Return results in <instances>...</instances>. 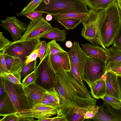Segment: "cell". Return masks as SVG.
<instances>
[{"label":"cell","mask_w":121,"mask_h":121,"mask_svg":"<svg viewBox=\"0 0 121 121\" xmlns=\"http://www.w3.org/2000/svg\"><path fill=\"white\" fill-rule=\"evenodd\" d=\"M47 120L48 121H68L67 118L62 116H57L52 118L48 117Z\"/></svg>","instance_id":"f6af8a7d"},{"label":"cell","mask_w":121,"mask_h":121,"mask_svg":"<svg viewBox=\"0 0 121 121\" xmlns=\"http://www.w3.org/2000/svg\"><path fill=\"white\" fill-rule=\"evenodd\" d=\"M38 77V72L36 68L24 78L22 83L23 88L26 87L31 84L36 83Z\"/></svg>","instance_id":"83f0119b"},{"label":"cell","mask_w":121,"mask_h":121,"mask_svg":"<svg viewBox=\"0 0 121 121\" xmlns=\"http://www.w3.org/2000/svg\"><path fill=\"white\" fill-rule=\"evenodd\" d=\"M81 45L82 49L89 56L106 62L107 54L105 49L88 43L82 44Z\"/></svg>","instance_id":"e0dca14e"},{"label":"cell","mask_w":121,"mask_h":121,"mask_svg":"<svg viewBox=\"0 0 121 121\" xmlns=\"http://www.w3.org/2000/svg\"><path fill=\"white\" fill-rule=\"evenodd\" d=\"M8 73H21L25 63L20 58L4 54Z\"/></svg>","instance_id":"ffe728a7"},{"label":"cell","mask_w":121,"mask_h":121,"mask_svg":"<svg viewBox=\"0 0 121 121\" xmlns=\"http://www.w3.org/2000/svg\"></svg>","instance_id":"11a10c76"},{"label":"cell","mask_w":121,"mask_h":121,"mask_svg":"<svg viewBox=\"0 0 121 121\" xmlns=\"http://www.w3.org/2000/svg\"><path fill=\"white\" fill-rule=\"evenodd\" d=\"M40 39L12 42L1 52L4 54L20 58L25 63L27 57L38 46Z\"/></svg>","instance_id":"52a82bcc"},{"label":"cell","mask_w":121,"mask_h":121,"mask_svg":"<svg viewBox=\"0 0 121 121\" xmlns=\"http://www.w3.org/2000/svg\"><path fill=\"white\" fill-rule=\"evenodd\" d=\"M57 107L45 104L42 103L35 104L32 108L33 109L44 112H49L56 109Z\"/></svg>","instance_id":"8d00e7d4"},{"label":"cell","mask_w":121,"mask_h":121,"mask_svg":"<svg viewBox=\"0 0 121 121\" xmlns=\"http://www.w3.org/2000/svg\"><path fill=\"white\" fill-rule=\"evenodd\" d=\"M105 78L100 79L94 83L90 87L91 93L94 98L101 99L106 94V84Z\"/></svg>","instance_id":"44dd1931"},{"label":"cell","mask_w":121,"mask_h":121,"mask_svg":"<svg viewBox=\"0 0 121 121\" xmlns=\"http://www.w3.org/2000/svg\"><path fill=\"white\" fill-rule=\"evenodd\" d=\"M106 10V15L100 30L105 48L112 44L121 27V15L117 1L107 8Z\"/></svg>","instance_id":"3957f363"},{"label":"cell","mask_w":121,"mask_h":121,"mask_svg":"<svg viewBox=\"0 0 121 121\" xmlns=\"http://www.w3.org/2000/svg\"><path fill=\"white\" fill-rule=\"evenodd\" d=\"M8 72L5 57L1 52H0V73Z\"/></svg>","instance_id":"b9f144b4"},{"label":"cell","mask_w":121,"mask_h":121,"mask_svg":"<svg viewBox=\"0 0 121 121\" xmlns=\"http://www.w3.org/2000/svg\"><path fill=\"white\" fill-rule=\"evenodd\" d=\"M3 117V118L0 119V121H19L18 117L15 113L7 115Z\"/></svg>","instance_id":"ee69618b"},{"label":"cell","mask_w":121,"mask_h":121,"mask_svg":"<svg viewBox=\"0 0 121 121\" xmlns=\"http://www.w3.org/2000/svg\"><path fill=\"white\" fill-rule=\"evenodd\" d=\"M118 110H119V111L120 112V113L121 114V106Z\"/></svg>","instance_id":"db71d44e"},{"label":"cell","mask_w":121,"mask_h":121,"mask_svg":"<svg viewBox=\"0 0 121 121\" xmlns=\"http://www.w3.org/2000/svg\"><path fill=\"white\" fill-rule=\"evenodd\" d=\"M53 17L52 14H48L46 16L45 19L47 21H50L52 20Z\"/></svg>","instance_id":"f907efd6"},{"label":"cell","mask_w":121,"mask_h":121,"mask_svg":"<svg viewBox=\"0 0 121 121\" xmlns=\"http://www.w3.org/2000/svg\"><path fill=\"white\" fill-rule=\"evenodd\" d=\"M99 106L96 104L86 112L84 117L85 120L91 119L94 117L98 112Z\"/></svg>","instance_id":"f35d334b"},{"label":"cell","mask_w":121,"mask_h":121,"mask_svg":"<svg viewBox=\"0 0 121 121\" xmlns=\"http://www.w3.org/2000/svg\"><path fill=\"white\" fill-rule=\"evenodd\" d=\"M117 77L121 91V77L119 76Z\"/></svg>","instance_id":"f5cc1de1"},{"label":"cell","mask_w":121,"mask_h":121,"mask_svg":"<svg viewBox=\"0 0 121 121\" xmlns=\"http://www.w3.org/2000/svg\"><path fill=\"white\" fill-rule=\"evenodd\" d=\"M35 10L52 15L68 12L88 13L84 0H44Z\"/></svg>","instance_id":"277c9868"},{"label":"cell","mask_w":121,"mask_h":121,"mask_svg":"<svg viewBox=\"0 0 121 121\" xmlns=\"http://www.w3.org/2000/svg\"><path fill=\"white\" fill-rule=\"evenodd\" d=\"M65 44L66 47L69 48H71L73 45L72 42L69 40L66 41L65 43Z\"/></svg>","instance_id":"681fc988"},{"label":"cell","mask_w":121,"mask_h":121,"mask_svg":"<svg viewBox=\"0 0 121 121\" xmlns=\"http://www.w3.org/2000/svg\"><path fill=\"white\" fill-rule=\"evenodd\" d=\"M116 1L117 2L121 15V0H117Z\"/></svg>","instance_id":"816d5d0a"},{"label":"cell","mask_w":121,"mask_h":121,"mask_svg":"<svg viewBox=\"0 0 121 121\" xmlns=\"http://www.w3.org/2000/svg\"><path fill=\"white\" fill-rule=\"evenodd\" d=\"M45 95L53 103L59 105L60 99L59 95L55 87L46 90Z\"/></svg>","instance_id":"f546056e"},{"label":"cell","mask_w":121,"mask_h":121,"mask_svg":"<svg viewBox=\"0 0 121 121\" xmlns=\"http://www.w3.org/2000/svg\"><path fill=\"white\" fill-rule=\"evenodd\" d=\"M116 0H84L86 5L96 12L106 9Z\"/></svg>","instance_id":"7402d4cb"},{"label":"cell","mask_w":121,"mask_h":121,"mask_svg":"<svg viewBox=\"0 0 121 121\" xmlns=\"http://www.w3.org/2000/svg\"><path fill=\"white\" fill-rule=\"evenodd\" d=\"M57 21L67 30L74 29L82 22L81 19L72 18H63Z\"/></svg>","instance_id":"4316f807"},{"label":"cell","mask_w":121,"mask_h":121,"mask_svg":"<svg viewBox=\"0 0 121 121\" xmlns=\"http://www.w3.org/2000/svg\"><path fill=\"white\" fill-rule=\"evenodd\" d=\"M0 25L10 34L14 42L18 41L26 30L27 24L21 21L16 17H7L0 20Z\"/></svg>","instance_id":"30bf717a"},{"label":"cell","mask_w":121,"mask_h":121,"mask_svg":"<svg viewBox=\"0 0 121 121\" xmlns=\"http://www.w3.org/2000/svg\"><path fill=\"white\" fill-rule=\"evenodd\" d=\"M103 104L106 108L111 115L116 119L117 121H121V114L118 110L113 108L104 102Z\"/></svg>","instance_id":"d590c367"},{"label":"cell","mask_w":121,"mask_h":121,"mask_svg":"<svg viewBox=\"0 0 121 121\" xmlns=\"http://www.w3.org/2000/svg\"><path fill=\"white\" fill-rule=\"evenodd\" d=\"M17 112L15 106L5 92L0 97V115L4 116Z\"/></svg>","instance_id":"d6986e66"},{"label":"cell","mask_w":121,"mask_h":121,"mask_svg":"<svg viewBox=\"0 0 121 121\" xmlns=\"http://www.w3.org/2000/svg\"><path fill=\"white\" fill-rule=\"evenodd\" d=\"M49 54L47 47L44 56L36 67L38 77L36 83L46 90L55 87V73L50 63Z\"/></svg>","instance_id":"ba28073f"},{"label":"cell","mask_w":121,"mask_h":121,"mask_svg":"<svg viewBox=\"0 0 121 121\" xmlns=\"http://www.w3.org/2000/svg\"><path fill=\"white\" fill-rule=\"evenodd\" d=\"M106 68L105 62L91 57L88 54L86 58L83 80L90 88L95 82L105 78Z\"/></svg>","instance_id":"8992f818"},{"label":"cell","mask_w":121,"mask_h":121,"mask_svg":"<svg viewBox=\"0 0 121 121\" xmlns=\"http://www.w3.org/2000/svg\"><path fill=\"white\" fill-rule=\"evenodd\" d=\"M47 44L50 54H54L65 51L55 40H53L48 42Z\"/></svg>","instance_id":"d6a6232c"},{"label":"cell","mask_w":121,"mask_h":121,"mask_svg":"<svg viewBox=\"0 0 121 121\" xmlns=\"http://www.w3.org/2000/svg\"><path fill=\"white\" fill-rule=\"evenodd\" d=\"M37 59L24 65L22 67L21 73L22 77L24 78L36 68Z\"/></svg>","instance_id":"1f68e13d"},{"label":"cell","mask_w":121,"mask_h":121,"mask_svg":"<svg viewBox=\"0 0 121 121\" xmlns=\"http://www.w3.org/2000/svg\"><path fill=\"white\" fill-rule=\"evenodd\" d=\"M66 32L57 27H52L41 37L56 41L64 42L66 39Z\"/></svg>","instance_id":"603a6c76"},{"label":"cell","mask_w":121,"mask_h":121,"mask_svg":"<svg viewBox=\"0 0 121 121\" xmlns=\"http://www.w3.org/2000/svg\"><path fill=\"white\" fill-rule=\"evenodd\" d=\"M49 58L50 64L55 73L61 68L68 72L70 71V59L68 52L66 51L54 54H49Z\"/></svg>","instance_id":"4fadbf2b"},{"label":"cell","mask_w":121,"mask_h":121,"mask_svg":"<svg viewBox=\"0 0 121 121\" xmlns=\"http://www.w3.org/2000/svg\"><path fill=\"white\" fill-rule=\"evenodd\" d=\"M45 41H40L39 46V56L40 61L43 59L47 51V44Z\"/></svg>","instance_id":"ab89813d"},{"label":"cell","mask_w":121,"mask_h":121,"mask_svg":"<svg viewBox=\"0 0 121 121\" xmlns=\"http://www.w3.org/2000/svg\"><path fill=\"white\" fill-rule=\"evenodd\" d=\"M39 44L27 57L25 62V65L35 60L38 57H39Z\"/></svg>","instance_id":"74e56055"},{"label":"cell","mask_w":121,"mask_h":121,"mask_svg":"<svg viewBox=\"0 0 121 121\" xmlns=\"http://www.w3.org/2000/svg\"><path fill=\"white\" fill-rule=\"evenodd\" d=\"M32 106L41 103L46 90L35 83L23 88Z\"/></svg>","instance_id":"9a60e30c"},{"label":"cell","mask_w":121,"mask_h":121,"mask_svg":"<svg viewBox=\"0 0 121 121\" xmlns=\"http://www.w3.org/2000/svg\"><path fill=\"white\" fill-rule=\"evenodd\" d=\"M71 69L69 72L75 79L81 85L86 86L84 84L78 73L77 68L72 60L70 59Z\"/></svg>","instance_id":"836d02e7"},{"label":"cell","mask_w":121,"mask_h":121,"mask_svg":"<svg viewBox=\"0 0 121 121\" xmlns=\"http://www.w3.org/2000/svg\"><path fill=\"white\" fill-rule=\"evenodd\" d=\"M0 77L13 83L22 84L21 72H4L0 73Z\"/></svg>","instance_id":"484cf974"},{"label":"cell","mask_w":121,"mask_h":121,"mask_svg":"<svg viewBox=\"0 0 121 121\" xmlns=\"http://www.w3.org/2000/svg\"><path fill=\"white\" fill-rule=\"evenodd\" d=\"M105 76V95L112 97L121 101V91L117 76L110 71L106 72Z\"/></svg>","instance_id":"5bb4252c"},{"label":"cell","mask_w":121,"mask_h":121,"mask_svg":"<svg viewBox=\"0 0 121 121\" xmlns=\"http://www.w3.org/2000/svg\"><path fill=\"white\" fill-rule=\"evenodd\" d=\"M107 54L105 62L106 73L111 69L121 65V49L113 46L105 48Z\"/></svg>","instance_id":"2e32d148"},{"label":"cell","mask_w":121,"mask_h":121,"mask_svg":"<svg viewBox=\"0 0 121 121\" xmlns=\"http://www.w3.org/2000/svg\"><path fill=\"white\" fill-rule=\"evenodd\" d=\"M41 103L49 105L56 106L57 107L58 105V104L54 103L52 102L45 95L42 100Z\"/></svg>","instance_id":"bcb514c9"},{"label":"cell","mask_w":121,"mask_h":121,"mask_svg":"<svg viewBox=\"0 0 121 121\" xmlns=\"http://www.w3.org/2000/svg\"><path fill=\"white\" fill-rule=\"evenodd\" d=\"M109 71L112 72L117 76L121 77V65L111 69Z\"/></svg>","instance_id":"7dc6e473"},{"label":"cell","mask_w":121,"mask_h":121,"mask_svg":"<svg viewBox=\"0 0 121 121\" xmlns=\"http://www.w3.org/2000/svg\"><path fill=\"white\" fill-rule=\"evenodd\" d=\"M44 0H31L28 4L20 12L26 13L34 11L43 2Z\"/></svg>","instance_id":"f1b7e54d"},{"label":"cell","mask_w":121,"mask_h":121,"mask_svg":"<svg viewBox=\"0 0 121 121\" xmlns=\"http://www.w3.org/2000/svg\"><path fill=\"white\" fill-rule=\"evenodd\" d=\"M101 99L114 108L119 110L121 106V101L112 97L105 95Z\"/></svg>","instance_id":"4dcf8cb0"},{"label":"cell","mask_w":121,"mask_h":121,"mask_svg":"<svg viewBox=\"0 0 121 121\" xmlns=\"http://www.w3.org/2000/svg\"><path fill=\"white\" fill-rule=\"evenodd\" d=\"M88 15V13L68 12L52 15L56 21L64 18H72L79 19L82 21L86 18Z\"/></svg>","instance_id":"cb8c5ba5"},{"label":"cell","mask_w":121,"mask_h":121,"mask_svg":"<svg viewBox=\"0 0 121 121\" xmlns=\"http://www.w3.org/2000/svg\"><path fill=\"white\" fill-rule=\"evenodd\" d=\"M4 92L3 84L1 81L0 80V97L1 96L3 93Z\"/></svg>","instance_id":"c3c4849f"},{"label":"cell","mask_w":121,"mask_h":121,"mask_svg":"<svg viewBox=\"0 0 121 121\" xmlns=\"http://www.w3.org/2000/svg\"><path fill=\"white\" fill-rule=\"evenodd\" d=\"M43 12L37 11L34 10L32 12L26 13H22L20 12L16 14L17 16H25L31 20H34L42 17Z\"/></svg>","instance_id":"e575fe53"},{"label":"cell","mask_w":121,"mask_h":121,"mask_svg":"<svg viewBox=\"0 0 121 121\" xmlns=\"http://www.w3.org/2000/svg\"><path fill=\"white\" fill-rule=\"evenodd\" d=\"M11 41L5 38L3 35V32H0V51H2L11 43Z\"/></svg>","instance_id":"60d3db41"},{"label":"cell","mask_w":121,"mask_h":121,"mask_svg":"<svg viewBox=\"0 0 121 121\" xmlns=\"http://www.w3.org/2000/svg\"><path fill=\"white\" fill-rule=\"evenodd\" d=\"M52 27L42 17L34 20H30L26 30L17 41L40 39Z\"/></svg>","instance_id":"9c48e42d"},{"label":"cell","mask_w":121,"mask_h":121,"mask_svg":"<svg viewBox=\"0 0 121 121\" xmlns=\"http://www.w3.org/2000/svg\"><path fill=\"white\" fill-rule=\"evenodd\" d=\"M113 46L121 49V27L113 40Z\"/></svg>","instance_id":"7bdbcfd3"},{"label":"cell","mask_w":121,"mask_h":121,"mask_svg":"<svg viewBox=\"0 0 121 121\" xmlns=\"http://www.w3.org/2000/svg\"><path fill=\"white\" fill-rule=\"evenodd\" d=\"M19 119V121H42L44 119L57 114L56 110L49 112H44L33 109L32 108L17 112L15 113Z\"/></svg>","instance_id":"7c38bea8"},{"label":"cell","mask_w":121,"mask_h":121,"mask_svg":"<svg viewBox=\"0 0 121 121\" xmlns=\"http://www.w3.org/2000/svg\"><path fill=\"white\" fill-rule=\"evenodd\" d=\"M88 13L87 17L82 22L83 27L81 35L92 44L105 49L100 30L106 15V9L96 12L90 9Z\"/></svg>","instance_id":"7a4b0ae2"},{"label":"cell","mask_w":121,"mask_h":121,"mask_svg":"<svg viewBox=\"0 0 121 121\" xmlns=\"http://www.w3.org/2000/svg\"><path fill=\"white\" fill-rule=\"evenodd\" d=\"M68 53L70 59L73 61L83 80L84 65L87 54L81 48L79 43L77 42H74Z\"/></svg>","instance_id":"8fae6325"},{"label":"cell","mask_w":121,"mask_h":121,"mask_svg":"<svg viewBox=\"0 0 121 121\" xmlns=\"http://www.w3.org/2000/svg\"><path fill=\"white\" fill-rule=\"evenodd\" d=\"M94 106L85 108L73 107L67 110L62 116L65 117L68 121H84L86 112Z\"/></svg>","instance_id":"ac0fdd59"},{"label":"cell","mask_w":121,"mask_h":121,"mask_svg":"<svg viewBox=\"0 0 121 121\" xmlns=\"http://www.w3.org/2000/svg\"><path fill=\"white\" fill-rule=\"evenodd\" d=\"M4 91L8 95L17 112L32 108L31 103L22 84L13 83L0 77Z\"/></svg>","instance_id":"5b68a950"},{"label":"cell","mask_w":121,"mask_h":121,"mask_svg":"<svg viewBox=\"0 0 121 121\" xmlns=\"http://www.w3.org/2000/svg\"><path fill=\"white\" fill-rule=\"evenodd\" d=\"M92 120L95 121H117L103 104L99 106L98 112Z\"/></svg>","instance_id":"d4e9b609"},{"label":"cell","mask_w":121,"mask_h":121,"mask_svg":"<svg viewBox=\"0 0 121 121\" xmlns=\"http://www.w3.org/2000/svg\"><path fill=\"white\" fill-rule=\"evenodd\" d=\"M55 88L59 95L60 103L56 110L57 116H62L73 107L85 108L96 104L86 86L80 84L69 72L61 68L55 73Z\"/></svg>","instance_id":"6da1fadb"}]
</instances>
